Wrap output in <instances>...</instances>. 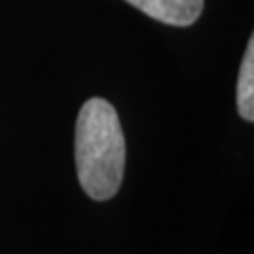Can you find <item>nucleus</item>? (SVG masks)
I'll list each match as a JSON object with an SVG mask.
<instances>
[{"instance_id": "nucleus-1", "label": "nucleus", "mask_w": 254, "mask_h": 254, "mask_svg": "<svg viewBox=\"0 0 254 254\" xmlns=\"http://www.w3.org/2000/svg\"><path fill=\"white\" fill-rule=\"evenodd\" d=\"M74 163L78 182L95 201L117 195L125 172V136L115 106L87 100L74 125Z\"/></svg>"}, {"instance_id": "nucleus-2", "label": "nucleus", "mask_w": 254, "mask_h": 254, "mask_svg": "<svg viewBox=\"0 0 254 254\" xmlns=\"http://www.w3.org/2000/svg\"><path fill=\"white\" fill-rule=\"evenodd\" d=\"M144 15L168 26H190L199 19L203 0H125Z\"/></svg>"}, {"instance_id": "nucleus-3", "label": "nucleus", "mask_w": 254, "mask_h": 254, "mask_svg": "<svg viewBox=\"0 0 254 254\" xmlns=\"http://www.w3.org/2000/svg\"><path fill=\"white\" fill-rule=\"evenodd\" d=\"M237 110L248 123L254 121V41H248L244 53L240 76H237Z\"/></svg>"}]
</instances>
